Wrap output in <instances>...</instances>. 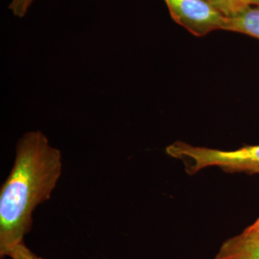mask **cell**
<instances>
[{
	"instance_id": "obj_1",
	"label": "cell",
	"mask_w": 259,
	"mask_h": 259,
	"mask_svg": "<svg viewBox=\"0 0 259 259\" xmlns=\"http://www.w3.org/2000/svg\"><path fill=\"white\" fill-rule=\"evenodd\" d=\"M62 154L40 131L25 133L0 189V256L24 244L33 226V212L51 198L62 175Z\"/></svg>"
},
{
	"instance_id": "obj_2",
	"label": "cell",
	"mask_w": 259,
	"mask_h": 259,
	"mask_svg": "<svg viewBox=\"0 0 259 259\" xmlns=\"http://www.w3.org/2000/svg\"><path fill=\"white\" fill-rule=\"evenodd\" d=\"M165 153L181 160L188 175H195L208 167H217L226 173L259 174V144L220 150L193 146L178 140L167 146Z\"/></svg>"
},
{
	"instance_id": "obj_3",
	"label": "cell",
	"mask_w": 259,
	"mask_h": 259,
	"mask_svg": "<svg viewBox=\"0 0 259 259\" xmlns=\"http://www.w3.org/2000/svg\"><path fill=\"white\" fill-rule=\"evenodd\" d=\"M172 19L195 37L227 31L229 18L207 0H163Z\"/></svg>"
},
{
	"instance_id": "obj_4",
	"label": "cell",
	"mask_w": 259,
	"mask_h": 259,
	"mask_svg": "<svg viewBox=\"0 0 259 259\" xmlns=\"http://www.w3.org/2000/svg\"><path fill=\"white\" fill-rule=\"evenodd\" d=\"M214 259H259V230L247 228L224 241Z\"/></svg>"
},
{
	"instance_id": "obj_5",
	"label": "cell",
	"mask_w": 259,
	"mask_h": 259,
	"mask_svg": "<svg viewBox=\"0 0 259 259\" xmlns=\"http://www.w3.org/2000/svg\"><path fill=\"white\" fill-rule=\"evenodd\" d=\"M227 31L248 35L259 39V6L252 5L229 18Z\"/></svg>"
},
{
	"instance_id": "obj_6",
	"label": "cell",
	"mask_w": 259,
	"mask_h": 259,
	"mask_svg": "<svg viewBox=\"0 0 259 259\" xmlns=\"http://www.w3.org/2000/svg\"><path fill=\"white\" fill-rule=\"evenodd\" d=\"M225 16L232 18L252 5L259 6V0H207Z\"/></svg>"
},
{
	"instance_id": "obj_7",
	"label": "cell",
	"mask_w": 259,
	"mask_h": 259,
	"mask_svg": "<svg viewBox=\"0 0 259 259\" xmlns=\"http://www.w3.org/2000/svg\"><path fill=\"white\" fill-rule=\"evenodd\" d=\"M36 0H11L8 9L13 16L22 19L27 15L31 6Z\"/></svg>"
},
{
	"instance_id": "obj_8",
	"label": "cell",
	"mask_w": 259,
	"mask_h": 259,
	"mask_svg": "<svg viewBox=\"0 0 259 259\" xmlns=\"http://www.w3.org/2000/svg\"><path fill=\"white\" fill-rule=\"evenodd\" d=\"M9 257L11 259H42L29 250L25 244L20 245L16 250H13Z\"/></svg>"
},
{
	"instance_id": "obj_9",
	"label": "cell",
	"mask_w": 259,
	"mask_h": 259,
	"mask_svg": "<svg viewBox=\"0 0 259 259\" xmlns=\"http://www.w3.org/2000/svg\"><path fill=\"white\" fill-rule=\"evenodd\" d=\"M248 228H250V229L259 230V216L257 217V219H256L254 222L252 223V224H250V226H249Z\"/></svg>"
}]
</instances>
